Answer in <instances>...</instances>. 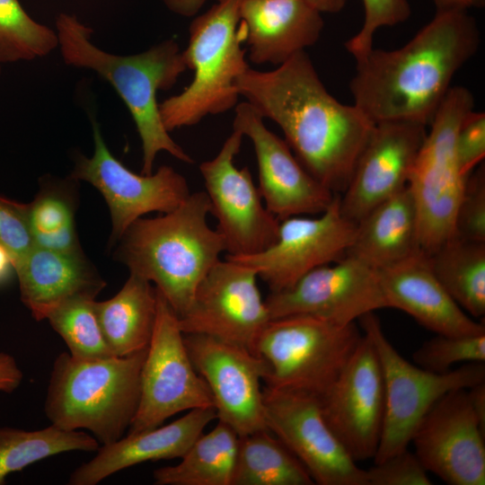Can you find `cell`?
I'll use <instances>...</instances> for the list:
<instances>
[{"mask_svg": "<svg viewBox=\"0 0 485 485\" xmlns=\"http://www.w3.org/2000/svg\"><path fill=\"white\" fill-rule=\"evenodd\" d=\"M415 365L433 373H445L458 363L485 361V333L442 335L425 341L414 353Z\"/></svg>", "mask_w": 485, "mask_h": 485, "instance_id": "e575fe53", "label": "cell"}, {"mask_svg": "<svg viewBox=\"0 0 485 485\" xmlns=\"http://www.w3.org/2000/svg\"><path fill=\"white\" fill-rule=\"evenodd\" d=\"M0 75H1V64H0Z\"/></svg>", "mask_w": 485, "mask_h": 485, "instance_id": "7dc6e473", "label": "cell"}, {"mask_svg": "<svg viewBox=\"0 0 485 485\" xmlns=\"http://www.w3.org/2000/svg\"><path fill=\"white\" fill-rule=\"evenodd\" d=\"M257 278L251 268L220 260L198 284L188 312L178 318L182 333L211 336L254 353L270 321Z\"/></svg>", "mask_w": 485, "mask_h": 485, "instance_id": "9a60e30c", "label": "cell"}, {"mask_svg": "<svg viewBox=\"0 0 485 485\" xmlns=\"http://www.w3.org/2000/svg\"><path fill=\"white\" fill-rule=\"evenodd\" d=\"M60 190L46 187L28 204L34 246L64 252H82L75 233L73 204Z\"/></svg>", "mask_w": 485, "mask_h": 485, "instance_id": "836d02e7", "label": "cell"}, {"mask_svg": "<svg viewBox=\"0 0 485 485\" xmlns=\"http://www.w3.org/2000/svg\"><path fill=\"white\" fill-rule=\"evenodd\" d=\"M57 47V31L31 17L19 0H0V64L31 61Z\"/></svg>", "mask_w": 485, "mask_h": 485, "instance_id": "1f68e13d", "label": "cell"}, {"mask_svg": "<svg viewBox=\"0 0 485 485\" xmlns=\"http://www.w3.org/2000/svg\"><path fill=\"white\" fill-rule=\"evenodd\" d=\"M460 169L469 175L485 156V113L471 110L463 119L455 139Z\"/></svg>", "mask_w": 485, "mask_h": 485, "instance_id": "ab89813d", "label": "cell"}, {"mask_svg": "<svg viewBox=\"0 0 485 485\" xmlns=\"http://www.w3.org/2000/svg\"><path fill=\"white\" fill-rule=\"evenodd\" d=\"M263 397L268 429L303 463L314 484L366 485L365 470L331 429L318 397L267 386Z\"/></svg>", "mask_w": 485, "mask_h": 485, "instance_id": "4fadbf2b", "label": "cell"}, {"mask_svg": "<svg viewBox=\"0 0 485 485\" xmlns=\"http://www.w3.org/2000/svg\"><path fill=\"white\" fill-rule=\"evenodd\" d=\"M239 95L283 131L304 168L342 193L375 123L358 107L335 99L305 50L271 71L248 67L235 81Z\"/></svg>", "mask_w": 485, "mask_h": 485, "instance_id": "6da1fadb", "label": "cell"}, {"mask_svg": "<svg viewBox=\"0 0 485 485\" xmlns=\"http://www.w3.org/2000/svg\"><path fill=\"white\" fill-rule=\"evenodd\" d=\"M481 32L468 11H436L402 47L372 48L356 60L349 88L354 104L374 123L428 126L455 74L476 54Z\"/></svg>", "mask_w": 485, "mask_h": 485, "instance_id": "7a4b0ae2", "label": "cell"}, {"mask_svg": "<svg viewBox=\"0 0 485 485\" xmlns=\"http://www.w3.org/2000/svg\"><path fill=\"white\" fill-rule=\"evenodd\" d=\"M22 304L37 321L77 296L95 298L105 281L83 252H64L33 246L15 265Z\"/></svg>", "mask_w": 485, "mask_h": 485, "instance_id": "d4e9b609", "label": "cell"}, {"mask_svg": "<svg viewBox=\"0 0 485 485\" xmlns=\"http://www.w3.org/2000/svg\"><path fill=\"white\" fill-rule=\"evenodd\" d=\"M474 110L465 87H451L430 122L408 187L419 220L420 248L430 253L454 235V220L468 176L457 160L455 139L464 117Z\"/></svg>", "mask_w": 485, "mask_h": 485, "instance_id": "ba28073f", "label": "cell"}, {"mask_svg": "<svg viewBox=\"0 0 485 485\" xmlns=\"http://www.w3.org/2000/svg\"><path fill=\"white\" fill-rule=\"evenodd\" d=\"M422 251L416 204L408 185L357 223L346 255L380 269Z\"/></svg>", "mask_w": 485, "mask_h": 485, "instance_id": "484cf974", "label": "cell"}, {"mask_svg": "<svg viewBox=\"0 0 485 485\" xmlns=\"http://www.w3.org/2000/svg\"><path fill=\"white\" fill-rule=\"evenodd\" d=\"M319 401L326 422L351 458L373 459L383 428L384 388L379 358L366 334Z\"/></svg>", "mask_w": 485, "mask_h": 485, "instance_id": "ac0fdd59", "label": "cell"}, {"mask_svg": "<svg viewBox=\"0 0 485 485\" xmlns=\"http://www.w3.org/2000/svg\"><path fill=\"white\" fill-rule=\"evenodd\" d=\"M364 22L361 29L346 43L345 48L356 60L365 57L374 47L378 29L394 26L410 16L409 0H362Z\"/></svg>", "mask_w": 485, "mask_h": 485, "instance_id": "d590c367", "label": "cell"}, {"mask_svg": "<svg viewBox=\"0 0 485 485\" xmlns=\"http://www.w3.org/2000/svg\"><path fill=\"white\" fill-rule=\"evenodd\" d=\"M206 191L190 192L175 209L138 218L119 240L115 258L129 274L154 284L179 317L190 309L196 289L226 251L222 234L210 227Z\"/></svg>", "mask_w": 485, "mask_h": 485, "instance_id": "277c9868", "label": "cell"}, {"mask_svg": "<svg viewBox=\"0 0 485 485\" xmlns=\"http://www.w3.org/2000/svg\"><path fill=\"white\" fill-rule=\"evenodd\" d=\"M242 137L233 129L218 154L199 165L210 214L217 221L216 230L230 256L265 251L277 241L280 223L266 207L249 169L234 165Z\"/></svg>", "mask_w": 485, "mask_h": 485, "instance_id": "7c38bea8", "label": "cell"}, {"mask_svg": "<svg viewBox=\"0 0 485 485\" xmlns=\"http://www.w3.org/2000/svg\"><path fill=\"white\" fill-rule=\"evenodd\" d=\"M182 57L194 72L181 93L159 104L170 132L198 124L207 115L224 113L237 105L235 81L248 67L246 28L240 22L237 0H216L205 13L194 16Z\"/></svg>", "mask_w": 485, "mask_h": 485, "instance_id": "8992f818", "label": "cell"}, {"mask_svg": "<svg viewBox=\"0 0 485 485\" xmlns=\"http://www.w3.org/2000/svg\"><path fill=\"white\" fill-rule=\"evenodd\" d=\"M436 11H468L472 8H481L485 0H433Z\"/></svg>", "mask_w": 485, "mask_h": 485, "instance_id": "ee69618b", "label": "cell"}, {"mask_svg": "<svg viewBox=\"0 0 485 485\" xmlns=\"http://www.w3.org/2000/svg\"><path fill=\"white\" fill-rule=\"evenodd\" d=\"M157 314L140 373V397L128 433L162 425L184 410L214 407L210 390L195 369L178 316L156 289Z\"/></svg>", "mask_w": 485, "mask_h": 485, "instance_id": "30bf717a", "label": "cell"}, {"mask_svg": "<svg viewBox=\"0 0 485 485\" xmlns=\"http://www.w3.org/2000/svg\"><path fill=\"white\" fill-rule=\"evenodd\" d=\"M233 129L251 139L258 164V189L268 210L279 221L320 215L336 194L315 180L299 163L287 143L270 131L263 117L243 101L235 107Z\"/></svg>", "mask_w": 485, "mask_h": 485, "instance_id": "ffe728a7", "label": "cell"}, {"mask_svg": "<svg viewBox=\"0 0 485 485\" xmlns=\"http://www.w3.org/2000/svg\"><path fill=\"white\" fill-rule=\"evenodd\" d=\"M366 472V485H430L431 480L415 453L408 448L381 461Z\"/></svg>", "mask_w": 485, "mask_h": 485, "instance_id": "74e56055", "label": "cell"}, {"mask_svg": "<svg viewBox=\"0 0 485 485\" xmlns=\"http://www.w3.org/2000/svg\"><path fill=\"white\" fill-rule=\"evenodd\" d=\"M56 31L64 62L96 72L112 85L124 101L141 140L142 174L153 172L161 151L183 163H194L169 135L157 102V93L172 88L187 70L182 51L173 39L138 54L119 56L95 46L92 41L93 31L75 15L59 13Z\"/></svg>", "mask_w": 485, "mask_h": 485, "instance_id": "3957f363", "label": "cell"}, {"mask_svg": "<svg viewBox=\"0 0 485 485\" xmlns=\"http://www.w3.org/2000/svg\"><path fill=\"white\" fill-rule=\"evenodd\" d=\"M175 14L183 17L196 16L207 0H161Z\"/></svg>", "mask_w": 485, "mask_h": 485, "instance_id": "b9f144b4", "label": "cell"}, {"mask_svg": "<svg viewBox=\"0 0 485 485\" xmlns=\"http://www.w3.org/2000/svg\"><path fill=\"white\" fill-rule=\"evenodd\" d=\"M191 362L207 383L216 419L239 436L268 429L261 381L264 361L240 345L203 334L184 335Z\"/></svg>", "mask_w": 485, "mask_h": 485, "instance_id": "e0dca14e", "label": "cell"}, {"mask_svg": "<svg viewBox=\"0 0 485 485\" xmlns=\"http://www.w3.org/2000/svg\"><path fill=\"white\" fill-rule=\"evenodd\" d=\"M0 243L15 265L34 246L29 225V205L0 196Z\"/></svg>", "mask_w": 485, "mask_h": 485, "instance_id": "f35d334b", "label": "cell"}, {"mask_svg": "<svg viewBox=\"0 0 485 485\" xmlns=\"http://www.w3.org/2000/svg\"><path fill=\"white\" fill-rule=\"evenodd\" d=\"M321 13H336L340 12L348 0H304Z\"/></svg>", "mask_w": 485, "mask_h": 485, "instance_id": "bcb514c9", "label": "cell"}, {"mask_svg": "<svg viewBox=\"0 0 485 485\" xmlns=\"http://www.w3.org/2000/svg\"><path fill=\"white\" fill-rule=\"evenodd\" d=\"M308 471L269 429L239 436L232 485H313Z\"/></svg>", "mask_w": 485, "mask_h": 485, "instance_id": "f546056e", "label": "cell"}, {"mask_svg": "<svg viewBox=\"0 0 485 485\" xmlns=\"http://www.w3.org/2000/svg\"><path fill=\"white\" fill-rule=\"evenodd\" d=\"M239 435L226 423L202 433L178 464L154 472L157 485H232Z\"/></svg>", "mask_w": 485, "mask_h": 485, "instance_id": "83f0119b", "label": "cell"}, {"mask_svg": "<svg viewBox=\"0 0 485 485\" xmlns=\"http://www.w3.org/2000/svg\"><path fill=\"white\" fill-rule=\"evenodd\" d=\"M485 429L468 389L445 393L427 412L410 443L427 470L450 485L485 484Z\"/></svg>", "mask_w": 485, "mask_h": 485, "instance_id": "d6986e66", "label": "cell"}, {"mask_svg": "<svg viewBox=\"0 0 485 485\" xmlns=\"http://www.w3.org/2000/svg\"><path fill=\"white\" fill-rule=\"evenodd\" d=\"M340 198L336 194L317 217L295 216L281 220L277 241L265 251L225 258L254 269L270 292L289 288L311 270L346 255L357 224L342 214Z\"/></svg>", "mask_w": 485, "mask_h": 485, "instance_id": "5bb4252c", "label": "cell"}, {"mask_svg": "<svg viewBox=\"0 0 485 485\" xmlns=\"http://www.w3.org/2000/svg\"><path fill=\"white\" fill-rule=\"evenodd\" d=\"M377 270L388 308L407 313L436 334L485 333L484 324L465 313L439 283L425 251Z\"/></svg>", "mask_w": 485, "mask_h": 485, "instance_id": "7402d4cb", "label": "cell"}, {"mask_svg": "<svg viewBox=\"0 0 485 485\" xmlns=\"http://www.w3.org/2000/svg\"><path fill=\"white\" fill-rule=\"evenodd\" d=\"M146 351L100 359L60 353L45 400L48 420L66 430L86 429L102 445L121 438L137 410Z\"/></svg>", "mask_w": 485, "mask_h": 485, "instance_id": "5b68a950", "label": "cell"}, {"mask_svg": "<svg viewBox=\"0 0 485 485\" xmlns=\"http://www.w3.org/2000/svg\"><path fill=\"white\" fill-rule=\"evenodd\" d=\"M426 126L406 121L375 123L340 198V210L357 223L375 206L408 185Z\"/></svg>", "mask_w": 485, "mask_h": 485, "instance_id": "44dd1931", "label": "cell"}, {"mask_svg": "<svg viewBox=\"0 0 485 485\" xmlns=\"http://www.w3.org/2000/svg\"><path fill=\"white\" fill-rule=\"evenodd\" d=\"M98 440L84 431L50 425L37 430L0 428V485L6 477L52 455L72 452H97Z\"/></svg>", "mask_w": 485, "mask_h": 485, "instance_id": "4dcf8cb0", "label": "cell"}, {"mask_svg": "<svg viewBox=\"0 0 485 485\" xmlns=\"http://www.w3.org/2000/svg\"><path fill=\"white\" fill-rule=\"evenodd\" d=\"M95 314L110 349L116 357L147 348L155 325L157 293L148 280L134 274L111 298L94 301Z\"/></svg>", "mask_w": 485, "mask_h": 485, "instance_id": "4316f807", "label": "cell"}, {"mask_svg": "<svg viewBox=\"0 0 485 485\" xmlns=\"http://www.w3.org/2000/svg\"><path fill=\"white\" fill-rule=\"evenodd\" d=\"M246 28L250 60L279 66L315 44L322 31V13L304 0H237Z\"/></svg>", "mask_w": 485, "mask_h": 485, "instance_id": "cb8c5ba5", "label": "cell"}, {"mask_svg": "<svg viewBox=\"0 0 485 485\" xmlns=\"http://www.w3.org/2000/svg\"><path fill=\"white\" fill-rule=\"evenodd\" d=\"M468 394L479 422L485 429V382L469 388Z\"/></svg>", "mask_w": 485, "mask_h": 485, "instance_id": "7bdbcfd3", "label": "cell"}, {"mask_svg": "<svg viewBox=\"0 0 485 485\" xmlns=\"http://www.w3.org/2000/svg\"><path fill=\"white\" fill-rule=\"evenodd\" d=\"M436 278L469 315H485V242L454 235L427 253Z\"/></svg>", "mask_w": 485, "mask_h": 485, "instance_id": "f1b7e54d", "label": "cell"}, {"mask_svg": "<svg viewBox=\"0 0 485 485\" xmlns=\"http://www.w3.org/2000/svg\"><path fill=\"white\" fill-rule=\"evenodd\" d=\"M363 336L355 322L337 324L308 314L270 320L254 353L265 363V386L321 398L332 385Z\"/></svg>", "mask_w": 485, "mask_h": 485, "instance_id": "52a82bcc", "label": "cell"}, {"mask_svg": "<svg viewBox=\"0 0 485 485\" xmlns=\"http://www.w3.org/2000/svg\"><path fill=\"white\" fill-rule=\"evenodd\" d=\"M454 235L485 242V168L472 172L466 181L455 220Z\"/></svg>", "mask_w": 485, "mask_h": 485, "instance_id": "8d00e7d4", "label": "cell"}, {"mask_svg": "<svg viewBox=\"0 0 485 485\" xmlns=\"http://www.w3.org/2000/svg\"><path fill=\"white\" fill-rule=\"evenodd\" d=\"M265 304L270 320L308 314L343 325L388 308L378 270L348 255L311 270L287 289L270 292Z\"/></svg>", "mask_w": 485, "mask_h": 485, "instance_id": "2e32d148", "label": "cell"}, {"mask_svg": "<svg viewBox=\"0 0 485 485\" xmlns=\"http://www.w3.org/2000/svg\"><path fill=\"white\" fill-rule=\"evenodd\" d=\"M216 419L214 407L190 410L168 425L128 434L101 446L96 455L70 475V485H95L107 477L148 461L181 458L205 428Z\"/></svg>", "mask_w": 485, "mask_h": 485, "instance_id": "603a6c76", "label": "cell"}, {"mask_svg": "<svg viewBox=\"0 0 485 485\" xmlns=\"http://www.w3.org/2000/svg\"><path fill=\"white\" fill-rule=\"evenodd\" d=\"M358 321L375 348L384 379V421L373 458L374 463H378L408 448L417 427L442 396L485 382V365L465 363L441 374L428 371L401 356L386 338L374 312Z\"/></svg>", "mask_w": 485, "mask_h": 485, "instance_id": "9c48e42d", "label": "cell"}, {"mask_svg": "<svg viewBox=\"0 0 485 485\" xmlns=\"http://www.w3.org/2000/svg\"><path fill=\"white\" fill-rule=\"evenodd\" d=\"M22 378V371L14 357L6 352H0V392L12 393L20 386Z\"/></svg>", "mask_w": 485, "mask_h": 485, "instance_id": "60d3db41", "label": "cell"}, {"mask_svg": "<svg viewBox=\"0 0 485 485\" xmlns=\"http://www.w3.org/2000/svg\"><path fill=\"white\" fill-rule=\"evenodd\" d=\"M94 301L95 298L89 296L74 297L55 308L46 319L75 358L114 357L101 331Z\"/></svg>", "mask_w": 485, "mask_h": 485, "instance_id": "d6a6232c", "label": "cell"}, {"mask_svg": "<svg viewBox=\"0 0 485 485\" xmlns=\"http://www.w3.org/2000/svg\"><path fill=\"white\" fill-rule=\"evenodd\" d=\"M94 151L91 157H75L71 179L93 185L104 198L110 214V243L118 242L138 218L151 213H168L190 194L186 178L168 165L151 174H137L109 150L98 123L93 119Z\"/></svg>", "mask_w": 485, "mask_h": 485, "instance_id": "8fae6325", "label": "cell"}, {"mask_svg": "<svg viewBox=\"0 0 485 485\" xmlns=\"http://www.w3.org/2000/svg\"><path fill=\"white\" fill-rule=\"evenodd\" d=\"M13 274V260L6 248L0 243V287L7 284Z\"/></svg>", "mask_w": 485, "mask_h": 485, "instance_id": "f6af8a7d", "label": "cell"}]
</instances>
